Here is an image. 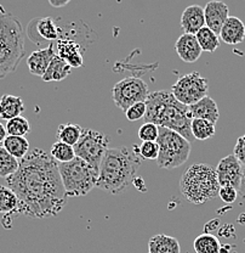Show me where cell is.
<instances>
[{"label":"cell","instance_id":"cell-1","mask_svg":"<svg viewBox=\"0 0 245 253\" xmlns=\"http://www.w3.org/2000/svg\"><path fill=\"white\" fill-rule=\"evenodd\" d=\"M17 196V215L34 219L56 217L67 205L59 163L43 149H33L20 160L15 174L6 179Z\"/></svg>","mask_w":245,"mask_h":253},{"label":"cell","instance_id":"cell-2","mask_svg":"<svg viewBox=\"0 0 245 253\" xmlns=\"http://www.w3.org/2000/svg\"><path fill=\"white\" fill-rule=\"evenodd\" d=\"M144 123L170 129L181 134L187 140L193 139L191 131L192 116L188 106L178 102L171 91L158 90L149 93L146 100Z\"/></svg>","mask_w":245,"mask_h":253},{"label":"cell","instance_id":"cell-3","mask_svg":"<svg viewBox=\"0 0 245 253\" xmlns=\"http://www.w3.org/2000/svg\"><path fill=\"white\" fill-rule=\"evenodd\" d=\"M141 158L126 147L108 149L99 168L96 188L118 195L126 190L136 178Z\"/></svg>","mask_w":245,"mask_h":253},{"label":"cell","instance_id":"cell-4","mask_svg":"<svg viewBox=\"0 0 245 253\" xmlns=\"http://www.w3.org/2000/svg\"><path fill=\"white\" fill-rule=\"evenodd\" d=\"M26 55L25 32L14 15L0 16V79L17 70Z\"/></svg>","mask_w":245,"mask_h":253},{"label":"cell","instance_id":"cell-5","mask_svg":"<svg viewBox=\"0 0 245 253\" xmlns=\"http://www.w3.org/2000/svg\"><path fill=\"white\" fill-rule=\"evenodd\" d=\"M216 169L207 163H196L183 173L180 190L183 197L193 205H204L214 200L220 191Z\"/></svg>","mask_w":245,"mask_h":253},{"label":"cell","instance_id":"cell-6","mask_svg":"<svg viewBox=\"0 0 245 253\" xmlns=\"http://www.w3.org/2000/svg\"><path fill=\"white\" fill-rule=\"evenodd\" d=\"M60 175L67 197H81L96 188L99 170L80 158L59 163Z\"/></svg>","mask_w":245,"mask_h":253},{"label":"cell","instance_id":"cell-7","mask_svg":"<svg viewBox=\"0 0 245 253\" xmlns=\"http://www.w3.org/2000/svg\"><path fill=\"white\" fill-rule=\"evenodd\" d=\"M157 142L159 145V155L157 158L159 168L175 169L188 161L191 155V141L183 138L181 134L159 126Z\"/></svg>","mask_w":245,"mask_h":253},{"label":"cell","instance_id":"cell-8","mask_svg":"<svg viewBox=\"0 0 245 253\" xmlns=\"http://www.w3.org/2000/svg\"><path fill=\"white\" fill-rule=\"evenodd\" d=\"M109 139L106 134L100 133L94 129H83L80 139L74 146L75 157L90 165L92 168L99 170L105 154L109 147Z\"/></svg>","mask_w":245,"mask_h":253},{"label":"cell","instance_id":"cell-9","mask_svg":"<svg viewBox=\"0 0 245 253\" xmlns=\"http://www.w3.org/2000/svg\"><path fill=\"white\" fill-rule=\"evenodd\" d=\"M148 95V85L141 78L136 77L124 78L112 89V97L115 106L124 112L133 105L146 102Z\"/></svg>","mask_w":245,"mask_h":253},{"label":"cell","instance_id":"cell-10","mask_svg":"<svg viewBox=\"0 0 245 253\" xmlns=\"http://www.w3.org/2000/svg\"><path fill=\"white\" fill-rule=\"evenodd\" d=\"M209 84L198 72H191L177 79L171 86V94L184 106H191L203 97L208 96Z\"/></svg>","mask_w":245,"mask_h":253},{"label":"cell","instance_id":"cell-11","mask_svg":"<svg viewBox=\"0 0 245 253\" xmlns=\"http://www.w3.org/2000/svg\"><path fill=\"white\" fill-rule=\"evenodd\" d=\"M216 175L220 186H231L238 190L243 175V166L234 155H228L218 162Z\"/></svg>","mask_w":245,"mask_h":253},{"label":"cell","instance_id":"cell-12","mask_svg":"<svg viewBox=\"0 0 245 253\" xmlns=\"http://www.w3.org/2000/svg\"><path fill=\"white\" fill-rule=\"evenodd\" d=\"M27 36L34 43L39 44L43 41L54 42L62 36V30L57 27L52 17L34 18L27 27Z\"/></svg>","mask_w":245,"mask_h":253},{"label":"cell","instance_id":"cell-13","mask_svg":"<svg viewBox=\"0 0 245 253\" xmlns=\"http://www.w3.org/2000/svg\"><path fill=\"white\" fill-rule=\"evenodd\" d=\"M56 55L66 61L72 68H80L84 66V56L81 45L74 39L60 37L56 42Z\"/></svg>","mask_w":245,"mask_h":253},{"label":"cell","instance_id":"cell-14","mask_svg":"<svg viewBox=\"0 0 245 253\" xmlns=\"http://www.w3.org/2000/svg\"><path fill=\"white\" fill-rule=\"evenodd\" d=\"M228 12H230V9L225 2L217 1V0L209 1L204 7L205 27L220 36L221 28L225 25L227 18L230 17Z\"/></svg>","mask_w":245,"mask_h":253},{"label":"cell","instance_id":"cell-15","mask_svg":"<svg viewBox=\"0 0 245 253\" xmlns=\"http://www.w3.org/2000/svg\"><path fill=\"white\" fill-rule=\"evenodd\" d=\"M55 55H56V50H55L54 44H50L45 49L35 50V51L32 52L27 59V66L30 72L33 76L43 77Z\"/></svg>","mask_w":245,"mask_h":253},{"label":"cell","instance_id":"cell-16","mask_svg":"<svg viewBox=\"0 0 245 253\" xmlns=\"http://www.w3.org/2000/svg\"><path fill=\"white\" fill-rule=\"evenodd\" d=\"M175 50L177 52L178 57L182 61L188 63L196 62L203 52L196 36L187 33L178 37L177 42L175 44Z\"/></svg>","mask_w":245,"mask_h":253},{"label":"cell","instance_id":"cell-17","mask_svg":"<svg viewBox=\"0 0 245 253\" xmlns=\"http://www.w3.org/2000/svg\"><path fill=\"white\" fill-rule=\"evenodd\" d=\"M180 25L184 33L196 36L202 28L205 27L204 9L199 5H191L186 7L181 16Z\"/></svg>","mask_w":245,"mask_h":253},{"label":"cell","instance_id":"cell-18","mask_svg":"<svg viewBox=\"0 0 245 253\" xmlns=\"http://www.w3.org/2000/svg\"><path fill=\"white\" fill-rule=\"evenodd\" d=\"M188 109L192 116V120L193 118H199V120L209 121L212 125H216L218 117H220V111H218L217 104L209 95L203 97L202 100H199L196 104L191 105Z\"/></svg>","mask_w":245,"mask_h":253},{"label":"cell","instance_id":"cell-19","mask_svg":"<svg viewBox=\"0 0 245 253\" xmlns=\"http://www.w3.org/2000/svg\"><path fill=\"white\" fill-rule=\"evenodd\" d=\"M218 37L222 39V42L230 45L243 43L245 39V25L243 21L236 16H230L221 28Z\"/></svg>","mask_w":245,"mask_h":253},{"label":"cell","instance_id":"cell-20","mask_svg":"<svg viewBox=\"0 0 245 253\" xmlns=\"http://www.w3.org/2000/svg\"><path fill=\"white\" fill-rule=\"evenodd\" d=\"M148 253H181L177 239L165 234H158L149 239Z\"/></svg>","mask_w":245,"mask_h":253},{"label":"cell","instance_id":"cell-21","mask_svg":"<svg viewBox=\"0 0 245 253\" xmlns=\"http://www.w3.org/2000/svg\"><path fill=\"white\" fill-rule=\"evenodd\" d=\"M25 111V102L20 96L5 94L0 99V118L10 121L12 118L22 116Z\"/></svg>","mask_w":245,"mask_h":253},{"label":"cell","instance_id":"cell-22","mask_svg":"<svg viewBox=\"0 0 245 253\" xmlns=\"http://www.w3.org/2000/svg\"><path fill=\"white\" fill-rule=\"evenodd\" d=\"M72 72V67L67 62L63 61L60 56L55 55L51 63L47 67L45 75L41 77L44 82H61L66 79Z\"/></svg>","mask_w":245,"mask_h":253},{"label":"cell","instance_id":"cell-23","mask_svg":"<svg viewBox=\"0 0 245 253\" xmlns=\"http://www.w3.org/2000/svg\"><path fill=\"white\" fill-rule=\"evenodd\" d=\"M2 146L16 160H22L30 152V141L25 136H11L5 138Z\"/></svg>","mask_w":245,"mask_h":253},{"label":"cell","instance_id":"cell-24","mask_svg":"<svg viewBox=\"0 0 245 253\" xmlns=\"http://www.w3.org/2000/svg\"><path fill=\"white\" fill-rule=\"evenodd\" d=\"M18 202L17 196L11 189L5 185H0V213L5 215H17Z\"/></svg>","mask_w":245,"mask_h":253},{"label":"cell","instance_id":"cell-25","mask_svg":"<svg viewBox=\"0 0 245 253\" xmlns=\"http://www.w3.org/2000/svg\"><path fill=\"white\" fill-rule=\"evenodd\" d=\"M81 134H83V128L79 125H75V123L60 125L59 129H57V138H59V141L65 142V144L73 147L78 144Z\"/></svg>","mask_w":245,"mask_h":253},{"label":"cell","instance_id":"cell-26","mask_svg":"<svg viewBox=\"0 0 245 253\" xmlns=\"http://www.w3.org/2000/svg\"><path fill=\"white\" fill-rule=\"evenodd\" d=\"M193 249L196 253H220V240L212 235V234H202V235H199L194 240Z\"/></svg>","mask_w":245,"mask_h":253},{"label":"cell","instance_id":"cell-27","mask_svg":"<svg viewBox=\"0 0 245 253\" xmlns=\"http://www.w3.org/2000/svg\"><path fill=\"white\" fill-rule=\"evenodd\" d=\"M192 136L196 140H208L215 135V125L210 123L209 121L193 118L191 122Z\"/></svg>","mask_w":245,"mask_h":253},{"label":"cell","instance_id":"cell-28","mask_svg":"<svg viewBox=\"0 0 245 253\" xmlns=\"http://www.w3.org/2000/svg\"><path fill=\"white\" fill-rule=\"evenodd\" d=\"M196 38L198 41L202 51L214 52L220 46V37L215 34L212 31H210L208 27L202 28L196 34Z\"/></svg>","mask_w":245,"mask_h":253},{"label":"cell","instance_id":"cell-29","mask_svg":"<svg viewBox=\"0 0 245 253\" xmlns=\"http://www.w3.org/2000/svg\"><path fill=\"white\" fill-rule=\"evenodd\" d=\"M18 166H20V161L12 157L5 150V147L0 145V178L7 179L11 176L18 169Z\"/></svg>","mask_w":245,"mask_h":253},{"label":"cell","instance_id":"cell-30","mask_svg":"<svg viewBox=\"0 0 245 253\" xmlns=\"http://www.w3.org/2000/svg\"><path fill=\"white\" fill-rule=\"evenodd\" d=\"M50 155L57 163H67L75 158L74 147L70 146L62 141H56L52 144Z\"/></svg>","mask_w":245,"mask_h":253},{"label":"cell","instance_id":"cell-31","mask_svg":"<svg viewBox=\"0 0 245 253\" xmlns=\"http://www.w3.org/2000/svg\"><path fill=\"white\" fill-rule=\"evenodd\" d=\"M5 129H6L7 135L25 136L31 131V125L27 118L22 117V116H18V117L7 121Z\"/></svg>","mask_w":245,"mask_h":253},{"label":"cell","instance_id":"cell-32","mask_svg":"<svg viewBox=\"0 0 245 253\" xmlns=\"http://www.w3.org/2000/svg\"><path fill=\"white\" fill-rule=\"evenodd\" d=\"M159 155V145L157 141L142 142L139 146V156L142 160H157Z\"/></svg>","mask_w":245,"mask_h":253},{"label":"cell","instance_id":"cell-33","mask_svg":"<svg viewBox=\"0 0 245 253\" xmlns=\"http://www.w3.org/2000/svg\"><path fill=\"white\" fill-rule=\"evenodd\" d=\"M159 135V126L153 123H143L139 129V138L142 142L157 141Z\"/></svg>","mask_w":245,"mask_h":253},{"label":"cell","instance_id":"cell-34","mask_svg":"<svg viewBox=\"0 0 245 253\" xmlns=\"http://www.w3.org/2000/svg\"><path fill=\"white\" fill-rule=\"evenodd\" d=\"M146 115V102H139V104L133 105L125 111V116L128 121L135 122V121L142 120Z\"/></svg>","mask_w":245,"mask_h":253},{"label":"cell","instance_id":"cell-35","mask_svg":"<svg viewBox=\"0 0 245 253\" xmlns=\"http://www.w3.org/2000/svg\"><path fill=\"white\" fill-rule=\"evenodd\" d=\"M218 196L225 204L232 205L236 202L237 197H238V190L231 188V186H221L220 191H218Z\"/></svg>","mask_w":245,"mask_h":253},{"label":"cell","instance_id":"cell-36","mask_svg":"<svg viewBox=\"0 0 245 253\" xmlns=\"http://www.w3.org/2000/svg\"><path fill=\"white\" fill-rule=\"evenodd\" d=\"M233 155L239 161V163L245 167V134L239 136L238 140H237L236 146H234L233 150Z\"/></svg>","mask_w":245,"mask_h":253},{"label":"cell","instance_id":"cell-37","mask_svg":"<svg viewBox=\"0 0 245 253\" xmlns=\"http://www.w3.org/2000/svg\"><path fill=\"white\" fill-rule=\"evenodd\" d=\"M50 5L54 7H65L70 4V0H50Z\"/></svg>","mask_w":245,"mask_h":253},{"label":"cell","instance_id":"cell-38","mask_svg":"<svg viewBox=\"0 0 245 253\" xmlns=\"http://www.w3.org/2000/svg\"><path fill=\"white\" fill-rule=\"evenodd\" d=\"M238 194L245 200V167H243V175H242L241 186L238 189Z\"/></svg>","mask_w":245,"mask_h":253},{"label":"cell","instance_id":"cell-39","mask_svg":"<svg viewBox=\"0 0 245 253\" xmlns=\"http://www.w3.org/2000/svg\"><path fill=\"white\" fill-rule=\"evenodd\" d=\"M6 136H7V133H6V129H5V126H2L1 123H0V144L4 142Z\"/></svg>","mask_w":245,"mask_h":253},{"label":"cell","instance_id":"cell-40","mask_svg":"<svg viewBox=\"0 0 245 253\" xmlns=\"http://www.w3.org/2000/svg\"><path fill=\"white\" fill-rule=\"evenodd\" d=\"M5 14H6V12L4 11V7H2L1 5H0V16H2V15H5Z\"/></svg>","mask_w":245,"mask_h":253}]
</instances>
